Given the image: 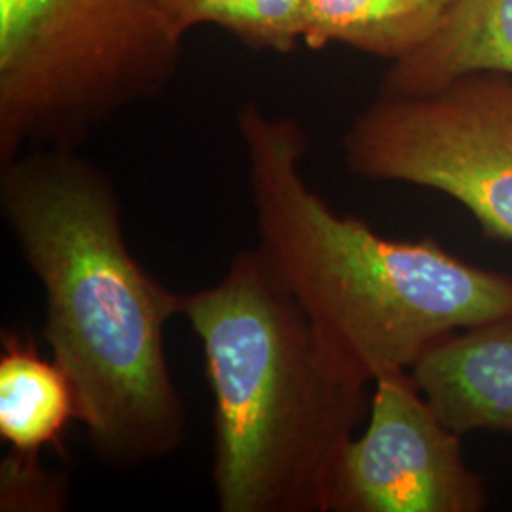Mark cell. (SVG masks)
<instances>
[{"mask_svg":"<svg viewBox=\"0 0 512 512\" xmlns=\"http://www.w3.org/2000/svg\"><path fill=\"white\" fill-rule=\"evenodd\" d=\"M454 0H304V46L342 44L399 61L421 48Z\"/></svg>","mask_w":512,"mask_h":512,"instance_id":"30bf717a","label":"cell"},{"mask_svg":"<svg viewBox=\"0 0 512 512\" xmlns=\"http://www.w3.org/2000/svg\"><path fill=\"white\" fill-rule=\"evenodd\" d=\"M0 209L44 291V340L95 456L131 469L175 454L186 410L165 332L184 294L131 253L107 173L78 148L23 152L0 165Z\"/></svg>","mask_w":512,"mask_h":512,"instance_id":"6da1fadb","label":"cell"},{"mask_svg":"<svg viewBox=\"0 0 512 512\" xmlns=\"http://www.w3.org/2000/svg\"><path fill=\"white\" fill-rule=\"evenodd\" d=\"M258 249L334 353L366 384L410 370L442 338L512 311V277L433 239L404 241L340 215L311 188L298 120L238 110Z\"/></svg>","mask_w":512,"mask_h":512,"instance_id":"7a4b0ae2","label":"cell"},{"mask_svg":"<svg viewBox=\"0 0 512 512\" xmlns=\"http://www.w3.org/2000/svg\"><path fill=\"white\" fill-rule=\"evenodd\" d=\"M476 71L512 74V0H454L437 33L385 73V95L437 92Z\"/></svg>","mask_w":512,"mask_h":512,"instance_id":"ba28073f","label":"cell"},{"mask_svg":"<svg viewBox=\"0 0 512 512\" xmlns=\"http://www.w3.org/2000/svg\"><path fill=\"white\" fill-rule=\"evenodd\" d=\"M215 406L220 512H325L334 467L368 414L349 368L258 247L184 294Z\"/></svg>","mask_w":512,"mask_h":512,"instance_id":"3957f363","label":"cell"},{"mask_svg":"<svg viewBox=\"0 0 512 512\" xmlns=\"http://www.w3.org/2000/svg\"><path fill=\"white\" fill-rule=\"evenodd\" d=\"M0 344V439L23 456L61 448L67 427L78 421L69 376L29 336L2 330Z\"/></svg>","mask_w":512,"mask_h":512,"instance_id":"9c48e42d","label":"cell"},{"mask_svg":"<svg viewBox=\"0 0 512 512\" xmlns=\"http://www.w3.org/2000/svg\"><path fill=\"white\" fill-rule=\"evenodd\" d=\"M342 148L351 173L442 192L486 236L512 241V74L467 73L425 95L380 93Z\"/></svg>","mask_w":512,"mask_h":512,"instance_id":"5b68a950","label":"cell"},{"mask_svg":"<svg viewBox=\"0 0 512 512\" xmlns=\"http://www.w3.org/2000/svg\"><path fill=\"white\" fill-rule=\"evenodd\" d=\"M183 42L158 0H0V165L160 95Z\"/></svg>","mask_w":512,"mask_h":512,"instance_id":"277c9868","label":"cell"},{"mask_svg":"<svg viewBox=\"0 0 512 512\" xmlns=\"http://www.w3.org/2000/svg\"><path fill=\"white\" fill-rule=\"evenodd\" d=\"M461 437L423 397L410 370L372 382L366 425L330 478L325 512H480L488 495Z\"/></svg>","mask_w":512,"mask_h":512,"instance_id":"8992f818","label":"cell"},{"mask_svg":"<svg viewBox=\"0 0 512 512\" xmlns=\"http://www.w3.org/2000/svg\"><path fill=\"white\" fill-rule=\"evenodd\" d=\"M158 4L179 37L200 25H215L258 52L291 54L304 42V0H158Z\"/></svg>","mask_w":512,"mask_h":512,"instance_id":"8fae6325","label":"cell"},{"mask_svg":"<svg viewBox=\"0 0 512 512\" xmlns=\"http://www.w3.org/2000/svg\"><path fill=\"white\" fill-rule=\"evenodd\" d=\"M410 376L459 435H512V311L442 338Z\"/></svg>","mask_w":512,"mask_h":512,"instance_id":"52a82bcc","label":"cell"},{"mask_svg":"<svg viewBox=\"0 0 512 512\" xmlns=\"http://www.w3.org/2000/svg\"><path fill=\"white\" fill-rule=\"evenodd\" d=\"M67 478L46 469L40 456L12 452L0 463V511L57 512L67 505Z\"/></svg>","mask_w":512,"mask_h":512,"instance_id":"7c38bea8","label":"cell"}]
</instances>
